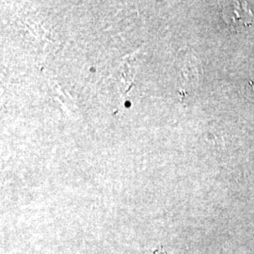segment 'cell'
I'll return each instance as SVG.
<instances>
[]
</instances>
